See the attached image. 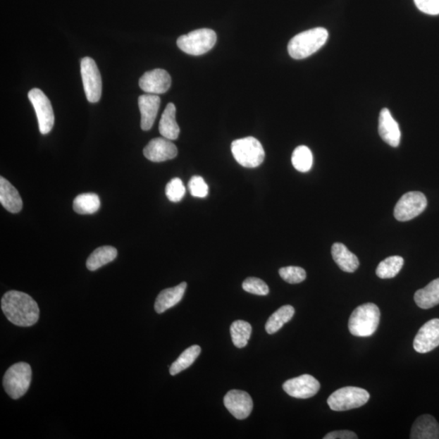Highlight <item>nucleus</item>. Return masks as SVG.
Here are the masks:
<instances>
[{"instance_id": "nucleus-3", "label": "nucleus", "mask_w": 439, "mask_h": 439, "mask_svg": "<svg viewBox=\"0 0 439 439\" xmlns=\"http://www.w3.org/2000/svg\"><path fill=\"white\" fill-rule=\"evenodd\" d=\"M381 313L378 307L372 303L357 307L349 319L348 329L357 337H370L376 332Z\"/></svg>"}, {"instance_id": "nucleus-25", "label": "nucleus", "mask_w": 439, "mask_h": 439, "mask_svg": "<svg viewBox=\"0 0 439 439\" xmlns=\"http://www.w3.org/2000/svg\"><path fill=\"white\" fill-rule=\"evenodd\" d=\"M295 315V309L292 306L285 305L269 317L266 325V330L269 335L275 334L281 330L285 324H287Z\"/></svg>"}, {"instance_id": "nucleus-15", "label": "nucleus", "mask_w": 439, "mask_h": 439, "mask_svg": "<svg viewBox=\"0 0 439 439\" xmlns=\"http://www.w3.org/2000/svg\"><path fill=\"white\" fill-rule=\"evenodd\" d=\"M144 156L152 162H163L175 158L178 148L166 137H156L149 142L144 150Z\"/></svg>"}, {"instance_id": "nucleus-31", "label": "nucleus", "mask_w": 439, "mask_h": 439, "mask_svg": "<svg viewBox=\"0 0 439 439\" xmlns=\"http://www.w3.org/2000/svg\"><path fill=\"white\" fill-rule=\"evenodd\" d=\"M280 276L290 284H298L306 279V271L303 268L296 266L283 267L279 269Z\"/></svg>"}, {"instance_id": "nucleus-20", "label": "nucleus", "mask_w": 439, "mask_h": 439, "mask_svg": "<svg viewBox=\"0 0 439 439\" xmlns=\"http://www.w3.org/2000/svg\"><path fill=\"white\" fill-rule=\"evenodd\" d=\"M0 203L12 214H18L23 209V199L18 190L3 177L0 178Z\"/></svg>"}, {"instance_id": "nucleus-17", "label": "nucleus", "mask_w": 439, "mask_h": 439, "mask_svg": "<svg viewBox=\"0 0 439 439\" xmlns=\"http://www.w3.org/2000/svg\"><path fill=\"white\" fill-rule=\"evenodd\" d=\"M161 106V98L157 94H142L139 98V107L141 113V128L147 131L152 129L155 123L159 109Z\"/></svg>"}, {"instance_id": "nucleus-18", "label": "nucleus", "mask_w": 439, "mask_h": 439, "mask_svg": "<svg viewBox=\"0 0 439 439\" xmlns=\"http://www.w3.org/2000/svg\"><path fill=\"white\" fill-rule=\"evenodd\" d=\"M187 287V283H182L177 287L162 290L156 299L155 310L156 313L161 314L177 305L183 299Z\"/></svg>"}, {"instance_id": "nucleus-30", "label": "nucleus", "mask_w": 439, "mask_h": 439, "mask_svg": "<svg viewBox=\"0 0 439 439\" xmlns=\"http://www.w3.org/2000/svg\"><path fill=\"white\" fill-rule=\"evenodd\" d=\"M292 161L296 171L301 173L309 172L314 163L313 153L308 147L299 146L295 148Z\"/></svg>"}, {"instance_id": "nucleus-34", "label": "nucleus", "mask_w": 439, "mask_h": 439, "mask_svg": "<svg viewBox=\"0 0 439 439\" xmlns=\"http://www.w3.org/2000/svg\"><path fill=\"white\" fill-rule=\"evenodd\" d=\"M190 194L197 198H205L209 194V187L204 178L200 176H194L190 178L188 184Z\"/></svg>"}, {"instance_id": "nucleus-9", "label": "nucleus", "mask_w": 439, "mask_h": 439, "mask_svg": "<svg viewBox=\"0 0 439 439\" xmlns=\"http://www.w3.org/2000/svg\"><path fill=\"white\" fill-rule=\"evenodd\" d=\"M427 207L426 195L419 192L406 193L396 204L394 216L399 221H411L425 211Z\"/></svg>"}, {"instance_id": "nucleus-10", "label": "nucleus", "mask_w": 439, "mask_h": 439, "mask_svg": "<svg viewBox=\"0 0 439 439\" xmlns=\"http://www.w3.org/2000/svg\"><path fill=\"white\" fill-rule=\"evenodd\" d=\"M28 97L38 118L40 133H50L54 125L55 116L49 99L38 88L32 89Z\"/></svg>"}, {"instance_id": "nucleus-36", "label": "nucleus", "mask_w": 439, "mask_h": 439, "mask_svg": "<svg viewBox=\"0 0 439 439\" xmlns=\"http://www.w3.org/2000/svg\"><path fill=\"white\" fill-rule=\"evenodd\" d=\"M324 439H357V433L350 431H333L323 438Z\"/></svg>"}, {"instance_id": "nucleus-16", "label": "nucleus", "mask_w": 439, "mask_h": 439, "mask_svg": "<svg viewBox=\"0 0 439 439\" xmlns=\"http://www.w3.org/2000/svg\"><path fill=\"white\" fill-rule=\"evenodd\" d=\"M378 132L382 140L388 145L393 147H397L400 145L401 140L400 126L388 109L381 111Z\"/></svg>"}, {"instance_id": "nucleus-1", "label": "nucleus", "mask_w": 439, "mask_h": 439, "mask_svg": "<svg viewBox=\"0 0 439 439\" xmlns=\"http://www.w3.org/2000/svg\"><path fill=\"white\" fill-rule=\"evenodd\" d=\"M1 309L5 316L15 326L30 327L39 319V308L28 294L10 290L1 299Z\"/></svg>"}, {"instance_id": "nucleus-28", "label": "nucleus", "mask_w": 439, "mask_h": 439, "mask_svg": "<svg viewBox=\"0 0 439 439\" xmlns=\"http://www.w3.org/2000/svg\"><path fill=\"white\" fill-rule=\"evenodd\" d=\"M252 326L245 321H235L230 326L232 341L236 347L242 348L247 345L252 335Z\"/></svg>"}, {"instance_id": "nucleus-21", "label": "nucleus", "mask_w": 439, "mask_h": 439, "mask_svg": "<svg viewBox=\"0 0 439 439\" xmlns=\"http://www.w3.org/2000/svg\"><path fill=\"white\" fill-rule=\"evenodd\" d=\"M331 253L335 262L342 271L354 273L359 268V262L357 256L349 251L342 243H334L332 246Z\"/></svg>"}, {"instance_id": "nucleus-2", "label": "nucleus", "mask_w": 439, "mask_h": 439, "mask_svg": "<svg viewBox=\"0 0 439 439\" xmlns=\"http://www.w3.org/2000/svg\"><path fill=\"white\" fill-rule=\"evenodd\" d=\"M329 33L325 28H314L295 35L288 44V52L295 60H302L326 44Z\"/></svg>"}, {"instance_id": "nucleus-23", "label": "nucleus", "mask_w": 439, "mask_h": 439, "mask_svg": "<svg viewBox=\"0 0 439 439\" xmlns=\"http://www.w3.org/2000/svg\"><path fill=\"white\" fill-rule=\"evenodd\" d=\"M414 300L422 309H430L439 304V278L433 280L425 288L417 290Z\"/></svg>"}, {"instance_id": "nucleus-19", "label": "nucleus", "mask_w": 439, "mask_h": 439, "mask_svg": "<svg viewBox=\"0 0 439 439\" xmlns=\"http://www.w3.org/2000/svg\"><path fill=\"white\" fill-rule=\"evenodd\" d=\"M410 438L439 439V424L431 415L419 417L412 425Z\"/></svg>"}, {"instance_id": "nucleus-4", "label": "nucleus", "mask_w": 439, "mask_h": 439, "mask_svg": "<svg viewBox=\"0 0 439 439\" xmlns=\"http://www.w3.org/2000/svg\"><path fill=\"white\" fill-rule=\"evenodd\" d=\"M231 152L236 161L245 168L260 166L266 157L260 141L253 137H243L232 142Z\"/></svg>"}, {"instance_id": "nucleus-32", "label": "nucleus", "mask_w": 439, "mask_h": 439, "mask_svg": "<svg viewBox=\"0 0 439 439\" xmlns=\"http://www.w3.org/2000/svg\"><path fill=\"white\" fill-rule=\"evenodd\" d=\"M167 198L173 203L181 201L186 194V187L181 179L175 178L167 184L166 188Z\"/></svg>"}, {"instance_id": "nucleus-29", "label": "nucleus", "mask_w": 439, "mask_h": 439, "mask_svg": "<svg viewBox=\"0 0 439 439\" xmlns=\"http://www.w3.org/2000/svg\"><path fill=\"white\" fill-rule=\"evenodd\" d=\"M404 259L399 256H390L378 264L377 276L382 279L393 278L404 266Z\"/></svg>"}, {"instance_id": "nucleus-22", "label": "nucleus", "mask_w": 439, "mask_h": 439, "mask_svg": "<svg viewBox=\"0 0 439 439\" xmlns=\"http://www.w3.org/2000/svg\"><path fill=\"white\" fill-rule=\"evenodd\" d=\"M161 135L169 140H176L180 134V128L176 121V107L169 103L163 111L159 124Z\"/></svg>"}, {"instance_id": "nucleus-5", "label": "nucleus", "mask_w": 439, "mask_h": 439, "mask_svg": "<svg viewBox=\"0 0 439 439\" xmlns=\"http://www.w3.org/2000/svg\"><path fill=\"white\" fill-rule=\"evenodd\" d=\"M32 378L29 364L19 362L11 366L5 373L3 385L7 394L13 400H18L27 392Z\"/></svg>"}, {"instance_id": "nucleus-26", "label": "nucleus", "mask_w": 439, "mask_h": 439, "mask_svg": "<svg viewBox=\"0 0 439 439\" xmlns=\"http://www.w3.org/2000/svg\"><path fill=\"white\" fill-rule=\"evenodd\" d=\"M100 208V199L97 194L85 193L73 200V210L78 214H93Z\"/></svg>"}, {"instance_id": "nucleus-14", "label": "nucleus", "mask_w": 439, "mask_h": 439, "mask_svg": "<svg viewBox=\"0 0 439 439\" xmlns=\"http://www.w3.org/2000/svg\"><path fill=\"white\" fill-rule=\"evenodd\" d=\"M172 79L169 73L161 68L148 71L140 79V87L147 94H161L171 88Z\"/></svg>"}, {"instance_id": "nucleus-33", "label": "nucleus", "mask_w": 439, "mask_h": 439, "mask_svg": "<svg viewBox=\"0 0 439 439\" xmlns=\"http://www.w3.org/2000/svg\"><path fill=\"white\" fill-rule=\"evenodd\" d=\"M242 289L248 293L257 295H267L269 293L268 285L257 278H248L242 283Z\"/></svg>"}, {"instance_id": "nucleus-12", "label": "nucleus", "mask_w": 439, "mask_h": 439, "mask_svg": "<svg viewBox=\"0 0 439 439\" xmlns=\"http://www.w3.org/2000/svg\"><path fill=\"white\" fill-rule=\"evenodd\" d=\"M224 404L230 414L239 420L247 419L253 409L250 395L240 390H230L224 397Z\"/></svg>"}, {"instance_id": "nucleus-11", "label": "nucleus", "mask_w": 439, "mask_h": 439, "mask_svg": "<svg viewBox=\"0 0 439 439\" xmlns=\"http://www.w3.org/2000/svg\"><path fill=\"white\" fill-rule=\"evenodd\" d=\"M285 392L297 399H309L319 392L321 385L319 381L309 374L287 380L283 385Z\"/></svg>"}, {"instance_id": "nucleus-13", "label": "nucleus", "mask_w": 439, "mask_h": 439, "mask_svg": "<svg viewBox=\"0 0 439 439\" xmlns=\"http://www.w3.org/2000/svg\"><path fill=\"white\" fill-rule=\"evenodd\" d=\"M439 346V319H432L421 327L414 342L419 353L430 352Z\"/></svg>"}, {"instance_id": "nucleus-7", "label": "nucleus", "mask_w": 439, "mask_h": 439, "mask_svg": "<svg viewBox=\"0 0 439 439\" xmlns=\"http://www.w3.org/2000/svg\"><path fill=\"white\" fill-rule=\"evenodd\" d=\"M370 395L366 390L346 387L338 389L327 400V404L333 411L343 412L361 408L367 403Z\"/></svg>"}, {"instance_id": "nucleus-35", "label": "nucleus", "mask_w": 439, "mask_h": 439, "mask_svg": "<svg viewBox=\"0 0 439 439\" xmlns=\"http://www.w3.org/2000/svg\"><path fill=\"white\" fill-rule=\"evenodd\" d=\"M416 6L422 13L429 15H439V0H414Z\"/></svg>"}, {"instance_id": "nucleus-6", "label": "nucleus", "mask_w": 439, "mask_h": 439, "mask_svg": "<svg viewBox=\"0 0 439 439\" xmlns=\"http://www.w3.org/2000/svg\"><path fill=\"white\" fill-rule=\"evenodd\" d=\"M216 42L215 31L210 29H199L180 36L177 44L187 54L201 56L210 51Z\"/></svg>"}, {"instance_id": "nucleus-24", "label": "nucleus", "mask_w": 439, "mask_h": 439, "mask_svg": "<svg viewBox=\"0 0 439 439\" xmlns=\"http://www.w3.org/2000/svg\"><path fill=\"white\" fill-rule=\"evenodd\" d=\"M118 256V250L111 246H104L94 250L87 261V268L89 271H97L105 264L112 262Z\"/></svg>"}, {"instance_id": "nucleus-8", "label": "nucleus", "mask_w": 439, "mask_h": 439, "mask_svg": "<svg viewBox=\"0 0 439 439\" xmlns=\"http://www.w3.org/2000/svg\"><path fill=\"white\" fill-rule=\"evenodd\" d=\"M81 74L88 101L99 102L102 95V78L97 63L91 57H84L82 60Z\"/></svg>"}, {"instance_id": "nucleus-27", "label": "nucleus", "mask_w": 439, "mask_h": 439, "mask_svg": "<svg viewBox=\"0 0 439 439\" xmlns=\"http://www.w3.org/2000/svg\"><path fill=\"white\" fill-rule=\"evenodd\" d=\"M201 353V347L198 345H193L188 347L180 356L176 361H174L169 369V373L172 376H175L189 368L195 361Z\"/></svg>"}]
</instances>
